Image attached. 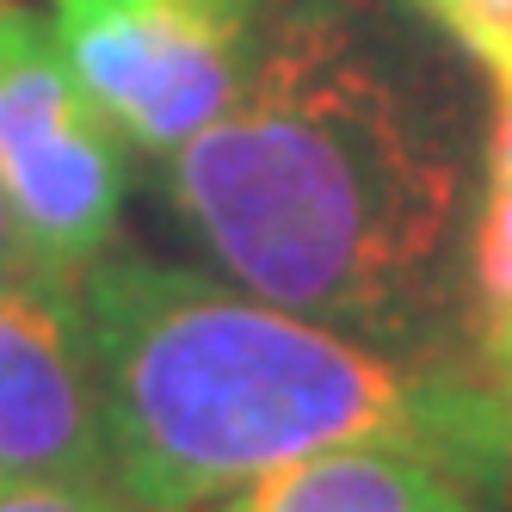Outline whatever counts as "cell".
I'll list each match as a JSON object with an SVG mask.
<instances>
[{
    "mask_svg": "<svg viewBox=\"0 0 512 512\" xmlns=\"http://www.w3.org/2000/svg\"><path fill=\"white\" fill-rule=\"evenodd\" d=\"M173 223L229 284L395 352H451L475 179L408 44L346 0H272L229 112L155 161Z\"/></svg>",
    "mask_w": 512,
    "mask_h": 512,
    "instance_id": "1",
    "label": "cell"
},
{
    "mask_svg": "<svg viewBox=\"0 0 512 512\" xmlns=\"http://www.w3.org/2000/svg\"><path fill=\"white\" fill-rule=\"evenodd\" d=\"M112 475L142 512H204L315 451L389 445L463 488L512 482V401L469 358L395 352L142 247L75 278Z\"/></svg>",
    "mask_w": 512,
    "mask_h": 512,
    "instance_id": "2",
    "label": "cell"
},
{
    "mask_svg": "<svg viewBox=\"0 0 512 512\" xmlns=\"http://www.w3.org/2000/svg\"><path fill=\"white\" fill-rule=\"evenodd\" d=\"M0 186L38 272L62 290L118 247L130 142L75 81L44 13L0 0Z\"/></svg>",
    "mask_w": 512,
    "mask_h": 512,
    "instance_id": "3",
    "label": "cell"
},
{
    "mask_svg": "<svg viewBox=\"0 0 512 512\" xmlns=\"http://www.w3.org/2000/svg\"><path fill=\"white\" fill-rule=\"evenodd\" d=\"M272 0H50L75 81L136 155H173L229 112Z\"/></svg>",
    "mask_w": 512,
    "mask_h": 512,
    "instance_id": "4",
    "label": "cell"
},
{
    "mask_svg": "<svg viewBox=\"0 0 512 512\" xmlns=\"http://www.w3.org/2000/svg\"><path fill=\"white\" fill-rule=\"evenodd\" d=\"M118 482L75 290L0 278V482Z\"/></svg>",
    "mask_w": 512,
    "mask_h": 512,
    "instance_id": "5",
    "label": "cell"
},
{
    "mask_svg": "<svg viewBox=\"0 0 512 512\" xmlns=\"http://www.w3.org/2000/svg\"><path fill=\"white\" fill-rule=\"evenodd\" d=\"M216 512H475V500L451 469L414 451L346 445L266 469L241 494L216 500Z\"/></svg>",
    "mask_w": 512,
    "mask_h": 512,
    "instance_id": "6",
    "label": "cell"
},
{
    "mask_svg": "<svg viewBox=\"0 0 512 512\" xmlns=\"http://www.w3.org/2000/svg\"><path fill=\"white\" fill-rule=\"evenodd\" d=\"M469 309L475 327L512 315V186H488L469 229Z\"/></svg>",
    "mask_w": 512,
    "mask_h": 512,
    "instance_id": "7",
    "label": "cell"
},
{
    "mask_svg": "<svg viewBox=\"0 0 512 512\" xmlns=\"http://www.w3.org/2000/svg\"><path fill=\"white\" fill-rule=\"evenodd\" d=\"M426 13L445 25L494 81H512V0H426Z\"/></svg>",
    "mask_w": 512,
    "mask_h": 512,
    "instance_id": "8",
    "label": "cell"
},
{
    "mask_svg": "<svg viewBox=\"0 0 512 512\" xmlns=\"http://www.w3.org/2000/svg\"><path fill=\"white\" fill-rule=\"evenodd\" d=\"M0 512H142L118 482H50V475H13L0 482Z\"/></svg>",
    "mask_w": 512,
    "mask_h": 512,
    "instance_id": "9",
    "label": "cell"
},
{
    "mask_svg": "<svg viewBox=\"0 0 512 512\" xmlns=\"http://www.w3.org/2000/svg\"><path fill=\"white\" fill-rule=\"evenodd\" d=\"M0 278H44L38 260H31V247H25V229H19V216H13L7 186H0ZM44 284H50V278H44Z\"/></svg>",
    "mask_w": 512,
    "mask_h": 512,
    "instance_id": "10",
    "label": "cell"
},
{
    "mask_svg": "<svg viewBox=\"0 0 512 512\" xmlns=\"http://www.w3.org/2000/svg\"><path fill=\"white\" fill-rule=\"evenodd\" d=\"M494 130H488V186H512V81H494Z\"/></svg>",
    "mask_w": 512,
    "mask_h": 512,
    "instance_id": "11",
    "label": "cell"
},
{
    "mask_svg": "<svg viewBox=\"0 0 512 512\" xmlns=\"http://www.w3.org/2000/svg\"><path fill=\"white\" fill-rule=\"evenodd\" d=\"M475 364L488 371V383L512 401V340H494V346H475Z\"/></svg>",
    "mask_w": 512,
    "mask_h": 512,
    "instance_id": "12",
    "label": "cell"
},
{
    "mask_svg": "<svg viewBox=\"0 0 512 512\" xmlns=\"http://www.w3.org/2000/svg\"><path fill=\"white\" fill-rule=\"evenodd\" d=\"M414 7H426V0H414Z\"/></svg>",
    "mask_w": 512,
    "mask_h": 512,
    "instance_id": "13",
    "label": "cell"
}]
</instances>
